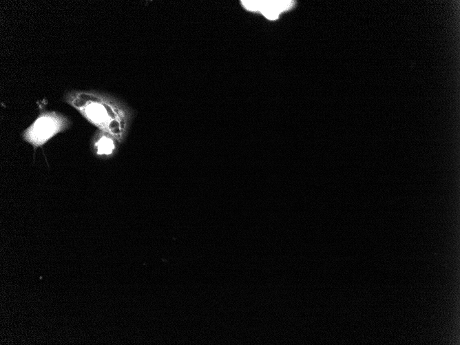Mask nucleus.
I'll use <instances>...</instances> for the list:
<instances>
[{
	"label": "nucleus",
	"mask_w": 460,
	"mask_h": 345,
	"mask_svg": "<svg viewBox=\"0 0 460 345\" xmlns=\"http://www.w3.org/2000/svg\"><path fill=\"white\" fill-rule=\"evenodd\" d=\"M117 143L111 135L97 129L91 138L90 149L97 158H109L117 151Z\"/></svg>",
	"instance_id": "nucleus-4"
},
{
	"label": "nucleus",
	"mask_w": 460,
	"mask_h": 345,
	"mask_svg": "<svg viewBox=\"0 0 460 345\" xmlns=\"http://www.w3.org/2000/svg\"><path fill=\"white\" fill-rule=\"evenodd\" d=\"M63 101L76 110L97 129L124 141L132 118V111L116 98L96 90H70Z\"/></svg>",
	"instance_id": "nucleus-1"
},
{
	"label": "nucleus",
	"mask_w": 460,
	"mask_h": 345,
	"mask_svg": "<svg viewBox=\"0 0 460 345\" xmlns=\"http://www.w3.org/2000/svg\"><path fill=\"white\" fill-rule=\"evenodd\" d=\"M244 6L249 10L261 12L270 20L277 19L280 14L291 9L293 1L269 0V1H242Z\"/></svg>",
	"instance_id": "nucleus-3"
},
{
	"label": "nucleus",
	"mask_w": 460,
	"mask_h": 345,
	"mask_svg": "<svg viewBox=\"0 0 460 345\" xmlns=\"http://www.w3.org/2000/svg\"><path fill=\"white\" fill-rule=\"evenodd\" d=\"M72 121L65 114L54 110H42L34 121L21 134L22 139L35 151L52 138L70 128Z\"/></svg>",
	"instance_id": "nucleus-2"
}]
</instances>
